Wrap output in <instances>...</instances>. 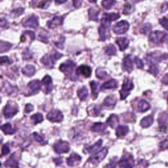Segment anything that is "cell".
<instances>
[{
    "label": "cell",
    "mask_w": 168,
    "mask_h": 168,
    "mask_svg": "<svg viewBox=\"0 0 168 168\" xmlns=\"http://www.w3.org/2000/svg\"><path fill=\"white\" fill-rule=\"evenodd\" d=\"M150 40L155 44H162L168 40V34L163 31L156 30L150 34Z\"/></svg>",
    "instance_id": "6da1fadb"
},
{
    "label": "cell",
    "mask_w": 168,
    "mask_h": 168,
    "mask_svg": "<svg viewBox=\"0 0 168 168\" xmlns=\"http://www.w3.org/2000/svg\"><path fill=\"white\" fill-rule=\"evenodd\" d=\"M62 57H63L62 54L56 52L55 54H53V55H45L43 58H41V61L45 66V67H47L49 68H51L53 67V65L54 64H55L57 60Z\"/></svg>",
    "instance_id": "7a4b0ae2"
},
{
    "label": "cell",
    "mask_w": 168,
    "mask_h": 168,
    "mask_svg": "<svg viewBox=\"0 0 168 168\" xmlns=\"http://www.w3.org/2000/svg\"><path fill=\"white\" fill-rule=\"evenodd\" d=\"M108 153V150L106 148H103L101 149L100 151L96 152L95 154H93L90 158L89 159V161L92 164H98L100 163L101 161H103Z\"/></svg>",
    "instance_id": "3957f363"
},
{
    "label": "cell",
    "mask_w": 168,
    "mask_h": 168,
    "mask_svg": "<svg viewBox=\"0 0 168 168\" xmlns=\"http://www.w3.org/2000/svg\"><path fill=\"white\" fill-rule=\"evenodd\" d=\"M133 88V83L128 79H126L122 85V88L120 91L121 99L124 100L128 97L131 89Z\"/></svg>",
    "instance_id": "277c9868"
},
{
    "label": "cell",
    "mask_w": 168,
    "mask_h": 168,
    "mask_svg": "<svg viewBox=\"0 0 168 168\" xmlns=\"http://www.w3.org/2000/svg\"><path fill=\"white\" fill-rule=\"evenodd\" d=\"M53 148L55 151L58 154L67 153L70 151L69 144L66 141H58L53 145Z\"/></svg>",
    "instance_id": "5b68a950"
},
{
    "label": "cell",
    "mask_w": 168,
    "mask_h": 168,
    "mask_svg": "<svg viewBox=\"0 0 168 168\" xmlns=\"http://www.w3.org/2000/svg\"><path fill=\"white\" fill-rule=\"evenodd\" d=\"M18 112V108L15 105L11 103L7 104L3 109V114L6 118H11L13 117Z\"/></svg>",
    "instance_id": "8992f818"
},
{
    "label": "cell",
    "mask_w": 168,
    "mask_h": 168,
    "mask_svg": "<svg viewBox=\"0 0 168 168\" xmlns=\"http://www.w3.org/2000/svg\"><path fill=\"white\" fill-rule=\"evenodd\" d=\"M129 24L127 21H122L118 22L113 28V31L117 34H122L128 31Z\"/></svg>",
    "instance_id": "52a82bcc"
},
{
    "label": "cell",
    "mask_w": 168,
    "mask_h": 168,
    "mask_svg": "<svg viewBox=\"0 0 168 168\" xmlns=\"http://www.w3.org/2000/svg\"><path fill=\"white\" fill-rule=\"evenodd\" d=\"M47 118L53 122H60L63 120V116L60 111L54 110L48 114L47 115Z\"/></svg>",
    "instance_id": "ba28073f"
},
{
    "label": "cell",
    "mask_w": 168,
    "mask_h": 168,
    "mask_svg": "<svg viewBox=\"0 0 168 168\" xmlns=\"http://www.w3.org/2000/svg\"><path fill=\"white\" fill-rule=\"evenodd\" d=\"M120 168H133L134 166V161L132 156H124L118 162Z\"/></svg>",
    "instance_id": "9c48e42d"
},
{
    "label": "cell",
    "mask_w": 168,
    "mask_h": 168,
    "mask_svg": "<svg viewBox=\"0 0 168 168\" xmlns=\"http://www.w3.org/2000/svg\"><path fill=\"white\" fill-rule=\"evenodd\" d=\"M75 67H76L75 63H74L71 61H68L64 63H63L61 65V67H60V70L64 73L70 74L72 72Z\"/></svg>",
    "instance_id": "30bf717a"
},
{
    "label": "cell",
    "mask_w": 168,
    "mask_h": 168,
    "mask_svg": "<svg viewBox=\"0 0 168 168\" xmlns=\"http://www.w3.org/2000/svg\"><path fill=\"white\" fill-rule=\"evenodd\" d=\"M23 26L30 27L32 28H36L38 26V19L34 15L29 17L28 19L22 23Z\"/></svg>",
    "instance_id": "8fae6325"
},
{
    "label": "cell",
    "mask_w": 168,
    "mask_h": 168,
    "mask_svg": "<svg viewBox=\"0 0 168 168\" xmlns=\"http://www.w3.org/2000/svg\"><path fill=\"white\" fill-rule=\"evenodd\" d=\"M28 88L30 92V95H33L38 92L41 89V83L38 80H34L30 82L28 85Z\"/></svg>",
    "instance_id": "7c38bea8"
},
{
    "label": "cell",
    "mask_w": 168,
    "mask_h": 168,
    "mask_svg": "<svg viewBox=\"0 0 168 168\" xmlns=\"http://www.w3.org/2000/svg\"><path fill=\"white\" fill-rule=\"evenodd\" d=\"M123 68L124 70L131 72L133 69V62L130 55H128L124 57L123 61Z\"/></svg>",
    "instance_id": "4fadbf2b"
},
{
    "label": "cell",
    "mask_w": 168,
    "mask_h": 168,
    "mask_svg": "<svg viewBox=\"0 0 168 168\" xmlns=\"http://www.w3.org/2000/svg\"><path fill=\"white\" fill-rule=\"evenodd\" d=\"M63 22V18L62 16H55L47 22V26L50 28H55L61 26Z\"/></svg>",
    "instance_id": "5bb4252c"
},
{
    "label": "cell",
    "mask_w": 168,
    "mask_h": 168,
    "mask_svg": "<svg viewBox=\"0 0 168 168\" xmlns=\"http://www.w3.org/2000/svg\"><path fill=\"white\" fill-rule=\"evenodd\" d=\"M77 74H82L85 77H89L91 74V68L88 66L82 65L76 70Z\"/></svg>",
    "instance_id": "9a60e30c"
},
{
    "label": "cell",
    "mask_w": 168,
    "mask_h": 168,
    "mask_svg": "<svg viewBox=\"0 0 168 168\" xmlns=\"http://www.w3.org/2000/svg\"><path fill=\"white\" fill-rule=\"evenodd\" d=\"M42 83L45 87V93H49L53 89V85H52V80L49 76H45L43 80H42Z\"/></svg>",
    "instance_id": "2e32d148"
},
{
    "label": "cell",
    "mask_w": 168,
    "mask_h": 168,
    "mask_svg": "<svg viewBox=\"0 0 168 168\" xmlns=\"http://www.w3.org/2000/svg\"><path fill=\"white\" fill-rule=\"evenodd\" d=\"M81 160V157L78 154H72L70 156V157H68L67 159V164L69 166H74L76 163L79 162Z\"/></svg>",
    "instance_id": "e0dca14e"
},
{
    "label": "cell",
    "mask_w": 168,
    "mask_h": 168,
    "mask_svg": "<svg viewBox=\"0 0 168 168\" xmlns=\"http://www.w3.org/2000/svg\"><path fill=\"white\" fill-rule=\"evenodd\" d=\"M116 44L118 45L119 49L124 51L128 47L129 40L125 38H119L116 39Z\"/></svg>",
    "instance_id": "ac0fdd59"
},
{
    "label": "cell",
    "mask_w": 168,
    "mask_h": 168,
    "mask_svg": "<svg viewBox=\"0 0 168 168\" xmlns=\"http://www.w3.org/2000/svg\"><path fill=\"white\" fill-rule=\"evenodd\" d=\"M2 131L5 135H13V133H15L16 131V128H13L12 127L11 124L7 123L3 125L1 128Z\"/></svg>",
    "instance_id": "d6986e66"
},
{
    "label": "cell",
    "mask_w": 168,
    "mask_h": 168,
    "mask_svg": "<svg viewBox=\"0 0 168 168\" xmlns=\"http://www.w3.org/2000/svg\"><path fill=\"white\" fill-rule=\"evenodd\" d=\"M103 145V140H99L97 142H96L95 145L89 146V147L87 148V152L89 153H91V154H95L96 152H99L98 151L100 149V147Z\"/></svg>",
    "instance_id": "ffe728a7"
},
{
    "label": "cell",
    "mask_w": 168,
    "mask_h": 168,
    "mask_svg": "<svg viewBox=\"0 0 168 168\" xmlns=\"http://www.w3.org/2000/svg\"><path fill=\"white\" fill-rule=\"evenodd\" d=\"M129 132V128L126 125H119L116 128L117 137H124L127 135Z\"/></svg>",
    "instance_id": "44dd1931"
},
{
    "label": "cell",
    "mask_w": 168,
    "mask_h": 168,
    "mask_svg": "<svg viewBox=\"0 0 168 168\" xmlns=\"http://www.w3.org/2000/svg\"><path fill=\"white\" fill-rule=\"evenodd\" d=\"M118 123H119L118 118L115 114L111 115L109 118V119H107V124H109V125L112 128H117L118 127Z\"/></svg>",
    "instance_id": "7402d4cb"
},
{
    "label": "cell",
    "mask_w": 168,
    "mask_h": 168,
    "mask_svg": "<svg viewBox=\"0 0 168 168\" xmlns=\"http://www.w3.org/2000/svg\"><path fill=\"white\" fill-rule=\"evenodd\" d=\"M154 122V119L152 116H148L147 117H145L141 122V125L142 128H148L151 126Z\"/></svg>",
    "instance_id": "603a6c76"
},
{
    "label": "cell",
    "mask_w": 168,
    "mask_h": 168,
    "mask_svg": "<svg viewBox=\"0 0 168 168\" xmlns=\"http://www.w3.org/2000/svg\"><path fill=\"white\" fill-rule=\"evenodd\" d=\"M106 129V125L103 123H96L93 124L92 125V127L91 128V130L93 132H96V133L103 131Z\"/></svg>",
    "instance_id": "cb8c5ba5"
},
{
    "label": "cell",
    "mask_w": 168,
    "mask_h": 168,
    "mask_svg": "<svg viewBox=\"0 0 168 168\" xmlns=\"http://www.w3.org/2000/svg\"><path fill=\"white\" fill-rule=\"evenodd\" d=\"M90 86H91V87L92 94L96 98L97 97L99 92L100 91V83L99 82H96L93 81L90 83Z\"/></svg>",
    "instance_id": "d4e9b609"
},
{
    "label": "cell",
    "mask_w": 168,
    "mask_h": 168,
    "mask_svg": "<svg viewBox=\"0 0 168 168\" xmlns=\"http://www.w3.org/2000/svg\"><path fill=\"white\" fill-rule=\"evenodd\" d=\"M150 105L145 100H141L138 103V110L139 112H146L150 109Z\"/></svg>",
    "instance_id": "484cf974"
},
{
    "label": "cell",
    "mask_w": 168,
    "mask_h": 168,
    "mask_svg": "<svg viewBox=\"0 0 168 168\" xmlns=\"http://www.w3.org/2000/svg\"><path fill=\"white\" fill-rule=\"evenodd\" d=\"M22 72L25 75L30 77L35 74V69L32 65H27L26 67H25L22 69Z\"/></svg>",
    "instance_id": "4316f807"
},
{
    "label": "cell",
    "mask_w": 168,
    "mask_h": 168,
    "mask_svg": "<svg viewBox=\"0 0 168 168\" xmlns=\"http://www.w3.org/2000/svg\"><path fill=\"white\" fill-rule=\"evenodd\" d=\"M100 11L96 8H91L89 10V19L93 21H98V16Z\"/></svg>",
    "instance_id": "83f0119b"
},
{
    "label": "cell",
    "mask_w": 168,
    "mask_h": 168,
    "mask_svg": "<svg viewBox=\"0 0 168 168\" xmlns=\"http://www.w3.org/2000/svg\"><path fill=\"white\" fill-rule=\"evenodd\" d=\"M118 87V83L114 80H111L109 82L105 83L101 87L102 89H114Z\"/></svg>",
    "instance_id": "f1b7e54d"
},
{
    "label": "cell",
    "mask_w": 168,
    "mask_h": 168,
    "mask_svg": "<svg viewBox=\"0 0 168 168\" xmlns=\"http://www.w3.org/2000/svg\"><path fill=\"white\" fill-rule=\"evenodd\" d=\"M5 166L6 167H14L17 168L19 167V164H18L16 159L13 157H10L7 161L5 162Z\"/></svg>",
    "instance_id": "f546056e"
},
{
    "label": "cell",
    "mask_w": 168,
    "mask_h": 168,
    "mask_svg": "<svg viewBox=\"0 0 168 168\" xmlns=\"http://www.w3.org/2000/svg\"><path fill=\"white\" fill-rule=\"evenodd\" d=\"M77 95L81 100H86L88 96V90L86 87H83L78 90L77 91Z\"/></svg>",
    "instance_id": "4dcf8cb0"
},
{
    "label": "cell",
    "mask_w": 168,
    "mask_h": 168,
    "mask_svg": "<svg viewBox=\"0 0 168 168\" xmlns=\"http://www.w3.org/2000/svg\"><path fill=\"white\" fill-rule=\"evenodd\" d=\"M116 103V98L114 96H109L105 99L103 105L106 106H110L115 105Z\"/></svg>",
    "instance_id": "1f68e13d"
},
{
    "label": "cell",
    "mask_w": 168,
    "mask_h": 168,
    "mask_svg": "<svg viewBox=\"0 0 168 168\" xmlns=\"http://www.w3.org/2000/svg\"><path fill=\"white\" fill-rule=\"evenodd\" d=\"M119 17V15L118 14L112 13H105L102 18L110 22H112L114 21H116V19H118Z\"/></svg>",
    "instance_id": "d6a6232c"
},
{
    "label": "cell",
    "mask_w": 168,
    "mask_h": 168,
    "mask_svg": "<svg viewBox=\"0 0 168 168\" xmlns=\"http://www.w3.org/2000/svg\"><path fill=\"white\" fill-rule=\"evenodd\" d=\"M32 120L34 122V124H38L41 123L42 121H43L44 118H43V115L41 114L40 113H37L34 114L32 117H31Z\"/></svg>",
    "instance_id": "836d02e7"
},
{
    "label": "cell",
    "mask_w": 168,
    "mask_h": 168,
    "mask_svg": "<svg viewBox=\"0 0 168 168\" xmlns=\"http://www.w3.org/2000/svg\"><path fill=\"white\" fill-rule=\"evenodd\" d=\"M116 0H103L102 5L106 9H110L112 6L115 4Z\"/></svg>",
    "instance_id": "e575fe53"
},
{
    "label": "cell",
    "mask_w": 168,
    "mask_h": 168,
    "mask_svg": "<svg viewBox=\"0 0 168 168\" xmlns=\"http://www.w3.org/2000/svg\"><path fill=\"white\" fill-rule=\"evenodd\" d=\"M51 0H42L41 2H38L36 4V6L41 9H46L49 7V5L51 4Z\"/></svg>",
    "instance_id": "d590c367"
},
{
    "label": "cell",
    "mask_w": 168,
    "mask_h": 168,
    "mask_svg": "<svg viewBox=\"0 0 168 168\" xmlns=\"http://www.w3.org/2000/svg\"><path fill=\"white\" fill-rule=\"evenodd\" d=\"M11 47V44L7 43V42H4L3 41H1V45H0V50H1V53H3L5 51H7L9 50Z\"/></svg>",
    "instance_id": "8d00e7d4"
},
{
    "label": "cell",
    "mask_w": 168,
    "mask_h": 168,
    "mask_svg": "<svg viewBox=\"0 0 168 168\" xmlns=\"http://www.w3.org/2000/svg\"><path fill=\"white\" fill-rule=\"evenodd\" d=\"M116 52V49L113 45H110L106 48V53L107 54V55H114Z\"/></svg>",
    "instance_id": "74e56055"
},
{
    "label": "cell",
    "mask_w": 168,
    "mask_h": 168,
    "mask_svg": "<svg viewBox=\"0 0 168 168\" xmlns=\"http://www.w3.org/2000/svg\"><path fill=\"white\" fill-rule=\"evenodd\" d=\"M24 12V9L22 8H18L16 9H14L13 11H12V12L11 13V16L12 17H18L20 15H21Z\"/></svg>",
    "instance_id": "f35d334b"
},
{
    "label": "cell",
    "mask_w": 168,
    "mask_h": 168,
    "mask_svg": "<svg viewBox=\"0 0 168 168\" xmlns=\"http://www.w3.org/2000/svg\"><path fill=\"white\" fill-rule=\"evenodd\" d=\"M148 72L152 75H154V76H156L157 74H158L159 71L156 66L154 64H151V65L150 66V67H149Z\"/></svg>",
    "instance_id": "ab89813d"
},
{
    "label": "cell",
    "mask_w": 168,
    "mask_h": 168,
    "mask_svg": "<svg viewBox=\"0 0 168 168\" xmlns=\"http://www.w3.org/2000/svg\"><path fill=\"white\" fill-rule=\"evenodd\" d=\"M96 75H97V77L100 79H104L108 76L106 72L103 70H102L101 68H98L96 71Z\"/></svg>",
    "instance_id": "60d3db41"
},
{
    "label": "cell",
    "mask_w": 168,
    "mask_h": 168,
    "mask_svg": "<svg viewBox=\"0 0 168 168\" xmlns=\"http://www.w3.org/2000/svg\"><path fill=\"white\" fill-rule=\"evenodd\" d=\"M160 23L165 29L168 30V18L167 17L164 16L162 18V19H160Z\"/></svg>",
    "instance_id": "b9f144b4"
},
{
    "label": "cell",
    "mask_w": 168,
    "mask_h": 168,
    "mask_svg": "<svg viewBox=\"0 0 168 168\" xmlns=\"http://www.w3.org/2000/svg\"><path fill=\"white\" fill-rule=\"evenodd\" d=\"M33 135H34V139L37 142H40L41 144H42V145H44V144L45 142H44V140L43 138H42L40 135H39L37 133H33Z\"/></svg>",
    "instance_id": "7bdbcfd3"
},
{
    "label": "cell",
    "mask_w": 168,
    "mask_h": 168,
    "mask_svg": "<svg viewBox=\"0 0 168 168\" xmlns=\"http://www.w3.org/2000/svg\"><path fill=\"white\" fill-rule=\"evenodd\" d=\"M10 152V148L8 147L7 145H4L2 147V156H5L9 153Z\"/></svg>",
    "instance_id": "ee69618b"
},
{
    "label": "cell",
    "mask_w": 168,
    "mask_h": 168,
    "mask_svg": "<svg viewBox=\"0 0 168 168\" xmlns=\"http://www.w3.org/2000/svg\"><path fill=\"white\" fill-rule=\"evenodd\" d=\"M135 64L137 65V67L139 68H143L144 64H143L142 61H141V60L139 58L135 57Z\"/></svg>",
    "instance_id": "f6af8a7d"
},
{
    "label": "cell",
    "mask_w": 168,
    "mask_h": 168,
    "mask_svg": "<svg viewBox=\"0 0 168 168\" xmlns=\"http://www.w3.org/2000/svg\"><path fill=\"white\" fill-rule=\"evenodd\" d=\"M131 10V5L130 4H126L124 9V14H129V12Z\"/></svg>",
    "instance_id": "bcb514c9"
},
{
    "label": "cell",
    "mask_w": 168,
    "mask_h": 168,
    "mask_svg": "<svg viewBox=\"0 0 168 168\" xmlns=\"http://www.w3.org/2000/svg\"><path fill=\"white\" fill-rule=\"evenodd\" d=\"M160 147L162 150L164 149H167L168 148V139L164 140V141H162L160 144Z\"/></svg>",
    "instance_id": "7dc6e473"
},
{
    "label": "cell",
    "mask_w": 168,
    "mask_h": 168,
    "mask_svg": "<svg viewBox=\"0 0 168 168\" xmlns=\"http://www.w3.org/2000/svg\"><path fill=\"white\" fill-rule=\"evenodd\" d=\"M39 39L41 41H43L44 42H45V43L48 42V38H47V37L46 36L45 34H44L43 33H40V35H39Z\"/></svg>",
    "instance_id": "c3c4849f"
},
{
    "label": "cell",
    "mask_w": 168,
    "mask_h": 168,
    "mask_svg": "<svg viewBox=\"0 0 168 168\" xmlns=\"http://www.w3.org/2000/svg\"><path fill=\"white\" fill-rule=\"evenodd\" d=\"M82 0H73V5L76 8H79L81 7Z\"/></svg>",
    "instance_id": "681fc988"
},
{
    "label": "cell",
    "mask_w": 168,
    "mask_h": 168,
    "mask_svg": "<svg viewBox=\"0 0 168 168\" xmlns=\"http://www.w3.org/2000/svg\"><path fill=\"white\" fill-rule=\"evenodd\" d=\"M34 110V107L32 105L30 104H28L26 105V107H25V112L26 113H29V112H32V110Z\"/></svg>",
    "instance_id": "f907efd6"
},
{
    "label": "cell",
    "mask_w": 168,
    "mask_h": 168,
    "mask_svg": "<svg viewBox=\"0 0 168 168\" xmlns=\"http://www.w3.org/2000/svg\"><path fill=\"white\" fill-rule=\"evenodd\" d=\"M24 34H27L28 35H29L30 37L31 40H34L35 39V34L34 32L32 31H30V30H26L25 32H24Z\"/></svg>",
    "instance_id": "816d5d0a"
},
{
    "label": "cell",
    "mask_w": 168,
    "mask_h": 168,
    "mask_svg": "<svg viewBox=\"0 0 168 168\" xmlns=\"http://www.w3.org/2000/svg\"><path fill=\"white\" fill-rule=\"evenodd\" d=\"M150 30H151V26H149L148 25H147L145 27H144V28L142 30L141 32L142 33H143V34H147L150 32Z\"/></svg>",
    "instance_id": "f5cc1de1"
},
{
    "label": "cell",
    "mask_w": 168,
    "mask_h": 168,
    "mask_svg": "<svg viewBox=\"0 0 168 168\" xmlns=\"http://www.w3.org/2000/svg\"><path fill=\"white\" fill-rule=\"evenodd\" d=\"M1 64L3 65L4 63H7V64H10L11 62L9 61V59L7 57H2L1 58Z\"/></svg>",
    "instance_id": "db71d44e"
},
{
    "label": "cell",
    "mask_w": 168,
    "mask_h": 168,
    "mask_svg": "<svg viewBox=\"0 0 168 168\" xmlns=\"http://www.w3.org/2000/svg\"><path fill=\"white\" fill-rule=\"evenodd\" d=\"M116 166V160L114 159L112 161H111V162L106 166V168H114Z\"/></svg>",
    "instance_id": "11a10c76"
},
{
    "label": "cell",
    "mask_w": 168,
    "mask_h": 168,
    "mask_svg": "<svg viewBox=\"0 0 168 168\" xmlns=\"http://www.w3.org/2000/svg\"><path fill=\"white\" fill-rule=\"evenodd\" d=\"M161 82H162L163 83H164L165 85L168 86V73L166 74L162 80H161Z\"/></svg>",
    "instance_id": "9f6ffc18"
},
{
    "label": "cell",
    "mask_w": 168,
    "mask_h": 168,
    "mask_svg": "<svg viewBox=\"0 0 168 168\" xmlns=\"http://www.w3.org/2000/svg\"><path fill=\"white\" fill-rule=\"evenodd\" d=\"M54 161H55L57 165L61 164V163L63 162V161H62L61 158H58L57 159H54Z\"/></svg>",
    "instance_id": "6f0895ef"
},
{
    "label": "cell",
    "mask_w": 168,
    "mask_h": 168,
    "mask_svg": "<svg viewBox=\"0 0 168 168\" xmlns=\"http://www.w3.org/2000/svg\"><path fill=\"white\" fill-rule=\"evenodd\" d=\"M6 24H7V21H6V20L2 19H1V26L3 27L4 26L6 25Z\"/></svg>",
    "instance_id": "680465c9"
},
{
    "label": "cell",
    "mask_w": 168,
    "mask_h": 168,
    "mask_svg": "<svg viewBox=\"0 0 168 168\" xmlns=\"http://www.w3.org/2000/svg\"><path fill=\"white\" fill-rule=\"evenodd\" d=\"M55 1L57 3H64L65 2H67V0H55Z\"/></svg>",
    "instance_id": "91938a15"
},
{
    "label": "cell",
    "mask_w": 168,
    "mask_h": 168,
    "mask_svg": "<svg viewBox=\"0 0 168 168\" xmlns=\"http://www.w3.org/2000/svg\"><path fill=\"white\" fill-rule=\"evenodd\" d=\"M25 40H26V39H25V35H23L21 37V41H25Z\"/></svg>",
    "instance_id": "94428289"
},
{
    "label": "cell",
    "mask_w": 168,
    "mask_h": 168,
    "mask_svg": "<svg viewBox=\"0 0 168 168\" xmlns=\"http://www.w3.org/2000/svg\"><path fill=\"white\" fill-rule=\"evenodd\" d=\"M89 1L91 3H95L97 1V0H89Z\"/></svg>",
    "instance_id": "6125c7cd"
},
{
    "label": "cell",
    "mask_w": 168,
    "mask_h": 168,
    "mask_svg": "<svg viewBox=\"0 0 168 168\" xmlns=\"http://www.w3.org/2000/svg\"><path fill=\"white\" fill-rule=\"evenodd\" d=\"M133 1H134L135 2H139L143 1V0H133Z\"/></svg>",
    "instance_id": "be15d7a7"
},
{
    "label": "cell",
    "mask_w": 168,
    "mask_h": 168,
    "mask_svg": "<svg viewBox=\"0 0 168 168\" xmlns=\"http://www.w3.org/2000/svg\"><path fill=\"white\" fill-rule=\"evenodd\" d=\"M167 104H168V97H167Z\"/></svg>",
    "instance_id": "e7e4bbea"
},
{
    "label": "cell",
    "mask_w": 168,
    "mask_h": 168,
    "mask_svg": "<svg viewBox=\"0 0 168 168\" xmlns=\"http://www.w3.org/2000/svg\"><path fill=\"white\" fill-rule=\"evenodd\" d=\"M167 7H168V4H167Z\"/></svg>",
    "instance_id": "03108f58"
}]
</instances>
